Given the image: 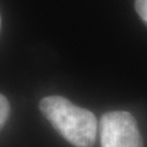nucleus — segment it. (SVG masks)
I'll use <instances>...</instances> for the list:
<instances>
[{
	"mask_svg": "<svg viewBox=\"0 0 147 147\" xmlns=\"http://www.w3.org/2000/svg\"><path fill=\"white\" fill-rule=\"evenodd\" d=\"M39 109L47 120L75 147H92L97 135V120L87 109L72 104L60 96L44 97Z\"/></svg>",
	"mask_w": 147,
	"mask_h": 147,
	"instance_id": "1",
	"label": "nucleus"
},
{
	"mask_svg": "<svg viewBox=\"0 0 147 147\" xmlns=\"http://www.w3.org/2000/svg\"><path fill=\"white\" fill-rule=\"evenodd\" d=\"M102 147H144L135 118L127 112H108L99 123Z\"/></svg>",
	"mask_w": 147,
	"mask_h": 147,
	"instance_id": "2",
	"label": "nucleus"
},
{
	"mask_svg": "<svg viewBox=\"0 0 147 147\" xmlns=\"http://www.w3.org/2000/svg\"><path fill=\"white\" fill-rule=\"evenodd\" d=\"M9 114H10V104H9V100L6 99L5 96H3L0 93V130L5 125V123L9 118Z\"/></svg>",
	"mask_w": 147,
	"mask_h": 147,
	"instance_id": "3",
	"label": "nucleus"
},
{
	"mask_svg": "<svg viewBox=\"0 0 147 147\" xmlns=\"http://www.w3.org/2000/svg\"><path fill=\"white\" fill-rule=\"evenodd\" d=\"M135 9L142 21L147 25V0H135Z\"/></svg>",
	"mask_w": 147,
	"mask_h": 147,
	"instance_id": "4",
	"label": "nucleus"
},
{
	"mask_svg": "<svg viewBox=\"0 0 147 147\" xmlns=\"http://www.w3.org/2000/svg\"><path fill=\"white\" fill-rule=\"evenodd\" d=\"M0 27H1V17H0Z\"/></svg>",
	"mask_w": 147,
	"mask_h": 147,
	"instance_id": "5",
	"label": "nucleus"
}]
</instances>
